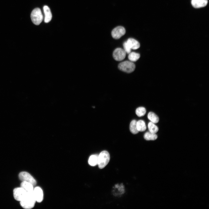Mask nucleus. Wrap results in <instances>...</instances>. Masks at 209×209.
Wrapping results in <instances>:
<instances>
[{
  "label": "nucleus",
  "instance_id": "nucleus-1",
  "mask_svg": "<svg viewBox=\"0 0 209 209\" xmlns=\"http://www.w3.org/2000/svg\"><path fill=\"white\" fill-rule=\"evenodd\" d=\"M36 202L33 192H27L24 198L20 201V203L21 206L23 208L30 209L34 207Z\"/></svg>",
  "mask_w": 209,
  "mask_h": 209
},
{
  "label": "nucleus",
  "instance_id": "nucleus-2",
  "mask_svg": "<svg viewBox=\"0 0 209 209\" xmlns=\"http://www.w3.org/2000/svg\"><path fill=\"white\" fill-rule=\"evenodd\" d=\"M110 159V155L107 151L101 152L98 156V165L99 168L102 169L104 168L108 164Z\"/></svg>",
  "mask_w": 209,
  "mask_h": 209
},
{
  "label": "nucleus",
  "instance_id": "nucleus-3",
  "mask_svg": "<svg viewBox=\"0 0 209 209\" xmlns=\"http://www.w3.org/2000/svg\"><path fill=\"white\" fill-rule=\"evenodd\" d=\"M118 67L120 70L128 73L133 72L136 67L134 63L128 61H125L120 63Z\"/></svg>",
  "mask_w": 209,
  "mask_h": 209
},
{
  "label": "nucleus",
  "instance_id": "nucleus-4",
  "mask_svg": "<svg viewBox=\"0 0 209 209\" xmlns=\"http://www.w3.org/2000/svg\"><path fill=\"white\" fill-rule=\"evenodd\" d=\"M31 18L33 22L36 25H39L43 19V16L39 8L34 9L31 14Z\"/></svg>",
  "mask_w": 209,
  "mask_h": 209
},
{
  "label": "nucleus",
  "instance_id": "nucleus-5",
  "mask_svg": "<svg viewBox=\"0 0 209 209\" xmlns=\"http://www.w3.org/2000/svg\"><path fill=\"white\" fill-rule=\"evenodd\" d=\"M19 179L22 181H26L35 185L37 182L35 179L29 173L26 172H22L19 174Z\"/></svg>",
  "mask_w": 209,
  "mask_h": 209
},
{
  "label": "nucleus",
  "instance_id": "nucleus-6",
  "mask_svg": "<svg viewBox=\"0 0 209 209\" xmlns=\"http://www.w3.org/2000/svg\"><path fill=\"white\" fill-rule=\"evenodd\" d=\"M13 194L15 199L17 201H20L25 197L27 192L20 187L14 189L13 191Z\"/></svg>",
  "mask_w": 209,
  "mask_h": 209
},
{
  "label": "nucleus",
  "instance_id": "nucleus-7",
  "mask_svg": "<svg viewBox=\"0 0 209 209\" xmlns=\"http://www.w3.org/2000/svg\"><path fill=\"white\" fill-rule=\"evenodd\" d=\"M126 53L124 49L121 48H117L113 51V56L116 61H121L125 58Z\"/></svg>",
  "mask_w": 209,
  "mask_h": 209
},
{
  "label": "nucleus",
  "instance_id": "nucleus-8",
  "mask_svg": "<svg viewBox=\"0 0 209 209\" xmlns=\"http://www.w3.org/2000/svg\"><path fill=\"white\" fill-rule=\"evenodd\" d=\"M125 32V28L123 26H119L115 28L112 30L111 34L113 38L118 39L124 35Z\"/></svg>",
  "mask_w": 209,
  "mask_h": 209
},
{
  "label": "nucleus",
  "instance_id": "nucleus-9",
  "mask_svg": "<svg viewBox=\"0 0 209 209\" xmlns=\"http://www.w3.org/2000/svg\"><path fill=\"white\" fill-rule=\"evenodd\" d=\"M33 193L36 201L40 203L43 201L44 197L43 192L40 187L37 186L34 188Z\"/></svg>",
  "mask_w": 209,
  "mask_h": 209
},
{
  "label": "nucleus",
  "instance_id": "nucleus-10",
  "mask_svg": "<svg viewBox=\"0 0 209 209\" xmlns=\"http://www.w3.org/2000/svg\"><path fill=\"white\" fill-rule=\"evenodd\" d=\"M191 4L195 8H199L205 6L207 5L208 0H192Z\"/></svg>",
  "mask_w": 209,
  "mask_h": 209
},
{
  "label": "nucleus",
  "instance_id": "nucleus-11",
  "mask_svg": "<svg viewBox=\"0 0 209 209\" xmlns=\"http://www.w3.org/2000/svg\"><path fill=\"white\" fill-rule=\"evenodd\" d=\"M44 12L45 15L44 22L46 23L49 22L52 18V15L49 8L47 6L43 7Z\"/></svg>",
  "mask_w": 209,
  "mask_h": 209
},
{
  "label": "nucleus",
  "instance_id": "nucleus-12",
  "mask_svg": "<svg viewBox=\"0 0 209 209\" xmlns=\"http://www.w3.org/2000/svg\"><path fill=\"white\" fill-rule=\"evenodd\" d=\"M113 190H113V194L114 195L118 196L123 194L125 192L124 186L122 184L119 185H116L113 187Z\"/></svg>",
  "mask_w": 209,
  "mask_h": 209
},
{
  "label": "nucleus",
  "instance_id": "nucleus-13",
  "mask_svg": "<svg viewBox=\"0 0 209 209\" xmlns=\"http://www.w3.org/2000/svg\"><path fill=\"white\" fill-rule=\"evenodd\" d=\"M127 42L131 49L136 50L140 47V44L138 42L133 38H129Z\"/></svg>",
  "mask_w": 209,
  "mask_h": 209
},
{
  "label": "nucleus",
  "instance_id": "nucleus-14",
  "mask_svg": "<svg viewBox=\"0 0 209 209\" xmlns=\"http://www.w3.org/2000/svg\"><path fill=\"white\" fill-rule=\"evenodd\" d=\"M33 186L31 183L26 181H22L20 185V187L27 192H33L34 189Z\"/></svg>",
  "mask_w": 209,
  "mask_h": 209
},
{
  "label": "nucleus",
  "instance_id": "nucleus-15",
  "mask_svg": "<svg viewBox=\"0 0 209 209\" xmlns=\"http://www.w3.org/2000/svg\"><path fill=\"white\" fill-rule=\"evenodd\" d=\"M98 155L94 154L91 156L88 160L89 165L91 166H95L98 164Z\"/></svg>",
  "mask_w": 209,
  "mask_h": 209
},
{
  "label": "nucleus",
  "instance_id": "nucleus-16",
  "mask_svg": "<svg viewBox=\"0 0 209 209\" xmlns=\"http://www.w3.org/2000/svg\"><path fill=\"white\" fill-rule=\"evenodd\" d=\"M147 117L151 122L155 124L158 123L159 121V118L158 116L152 112H150L147 115Z\"/></svg>",
  "mask_w": 209,
  "mask_h": 209
},
{
  "label": "nucleus",
  "instance_id": "nucleus-17",
  "mask_svg": "<svg viewBox=\"0 0 209 209\" xmlns=\"http://www.w3.org/2000/svg\"><path fill=\"white\" fill-rule=\"evenodd\" d=\"M137 128L139 131H144L146 129V127L145 122L142 120H139L137 121Z\"/></svg>",
  "mask_w": 209,
  "mask_h": 209
},
{
  "label": "nucleus",
  "instance_id": "nucleus-18",
  "mask_svg": "<svg viewBox=\"0 0 209 209\" xmlns=\"http://www.w3.org/2000/svg\"><path fill=\"white\" fill-rule=\"evenodd\" d=\"M136 123L137 121L134 120L131 121L130 124V130L131 132L134 134H137L139 132L137 129Z\"/></svg>",
  "mask_w": 209,
  "mask_h": 209
},
{
  "label": "nucleus",
  "instance_id": "nucleus-19",
  "mask_svg": "<svg viewBox=\"0 0 209 209\" xmlns=\"http://www.w3.org/2000/svg\"><path fill=\"white\" fill-rule=\"evenodd\" d=\"M157 136L156 134L150 132L145 133L144 136V138L146 140H154L157 138Z\"/></svg>",
  "mask_w": 209,
  "mask_h": 209
},
{
  "label": "nucleus",
  "instance_id": "nucleus-20",
  "mask_svg": "<svg viewBox=\"0 0 209 209\" xmlns=\"http://www.w3.org/2000/svg\"><path fill=\"white\" fill-rule=\"evenodd\" d=\"M148 127L149 132L153 133L156 134L158 130V127L155 124V123L151 122L148 123Z\"/></svg>",
  "mask_w": 209,
  "mask_h": 209
},
{
  "label": "nucleus",
  "instance_id": "nucleus-21",
  "mask_svg": "<svg viewBox=\"0 0 209 209\" xmlns=\"http://www.w3.org/2000/svg\"><path fill=\"white\" fill-rule=\"evenodd\" d=\"M128 58L129 59L131 62H136L140 57V54L138 53L134 52L130 53L129 54Z\"/></svg>",
  "mask_w": 209,
  "mask_h": 209
},
{
  "label": "nucleus",
  "instance_id": "nucleus-22",
  "mask_svg": "<svg viewBox=\"0 0 209 209\" xmlns=\"http://www.w3.org/2000/svg\"><path fill=\"white\" fill-rule=\"evenodd\" d=\"M146 109L143 107H139L136 110V113L138 117H140L144 116L146 113Z\"/></svg>",
  "mask_w": 209,
  "mask_h": 209
},
{
  "label": "nucleus",
  "instance_id": "nucleus-23",
  "mask_svg": "<svg viewBox=\"0 0 209 209\" xmlns=\"http://www.w3.org/2000/svg\"><path fill=\"white\" fill-rule=\"evenodd\" d=\"M123 45L124 48V49L126 52L128 54L129 53L131 52V49L128 44L127 41L124 42Z\"/></svg>",
  "mask_w": 209,
  "mask_h": 209
}]
</instances>
